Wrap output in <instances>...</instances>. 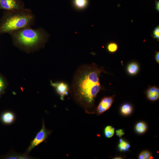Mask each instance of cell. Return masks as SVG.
Instances as JSON below:
<instances>
[{
  "label": "cell",
  "instance_id": "cell-18",
  "mask_svg": "<svg viewBox=\"0 0 159 159\" xmlns=\"http://www.w3.org/2000/svg\"><path fill=\"white\" fill-rule=\"evenodd\" d=\"M154 37L158 39L159 38V27L158 26L155 29L153 32Z\"/></svg>",
  "mask_w": 159,
  "mask_h": 159
},
{
  "label": "cell",
  "instance_id": "cell-16",
  "mask_svg": "<svg viewBox=\"0 0 159 159\" xmlns=\"http://www.w3.org/2000/svg\"><path fill=\"white\" fill-rule=\"evenodd\" d=\"M107 48L109 51L113 52L116 51L118 48L117 45L114 43H111L109 44L107 47Z\"/></svg>",
  "mask_w": 159,
  "mask_h": 159
},
{
  "label": "cell",
  "instance_id": "cell-1",
  "mask_svg": "<svg viewBox=\"0 0 159 159\" xmlns=\"http://www.w3.org/2000/svg\"><path fill=\"white\" fill-rule=\"evenodd\" d=\"M103 70L93 64L81 66L75 72L71 90L75 100L83 106L93 105L101 89L99 77Z\"/></svg>",
  "mask_w": 159,
  "mask_h": 159
},
{
  "label": "cell",
  "instance_id": "cell-17",
  "mask_svg": "<svg viewBox=\"0 0 159 159\" xmlns=\"http://www.w3.org/2000/svg\"><path fill=\"white\" fill-rule=\"evenodd\" d=\"M152 157L150 153L147 151L142 152L140 155L139 158L140 159H150Z\"/></svg>",
  "mask_w": 159,
  "mask_h": 159
},
{
  "label": "cell",
  "instance_id": "cell-5",
  "mask_svg": "<svg viewBox=\"0 0 159 159\" xmlns=\"http://www.w3.org/2000/svg\"><path fill=\"white\" fill-rule=\"evenodd\" d=\"M49 134V131L46 128L43 123L42 129L32 142L27 150V152L30 151L34 148L44 141Z\"/></svg>",
  "mask_w": 159,
  "mask_h": 159
},
{
  "label": "cell",
  "instance_id": "cell-3",
  "mask_svg": "<svg viewBox=\"0 0 159 159\" xmlns=\"http://www.w3.org/2000/svg\"><path fill=\"white\" fill-rule=\"evenodd\" d=\"M31 27L22 28L11 33L13 42L27 49H32L44 44L49 35L43 29H33Z\"/></svg>",
  "mask_w": 159,
  "mask_h": 159
},
{
  "label": "cell",
  "instance_id": "cell-9",
  "mask_svg": "<svg viewBox=\"0 0 159 159\" xmlns=\"http://www.w3.org/2000/svg\"><path fill=\"white\" fill-rule=\"evenodd\" d=\"M75 8L77 10H82L86 8L88 4V0H73Z\"/></svg>",
  "mask_w": 159,
  "mask_h": 159
},
{
  "label": "cell",
  "instance_id": "cell-4",
  "mask_svg": "<svg viewBox=\"0 0 159 159\" xmlns=\"http://www.w3.org/2000/svg\"><path fill=\"white\" fill-rule=\"evenodd\" d=\"M24 8V4L22 0H0V9L14 11Z\"/></svg>",
  "mask_w": 159,
  "mask_h": 159
},
{
  "label": "cell",
  "instance_id": "cell-8",
  "mask_svg": "<svg viewBox=\"0 0 159 159\" xmlns=\"http://www.w3.org/2000/svg\"><path fill=\"white\" fill-rule=\"evenodd\" d=\"M146 94L148 98L151 101H155L159 97V89L155 86L149 88L147 90Z\"/></svg>",
  "mask_w": 159,
  "mask_h": 159
},
{
  "label": "cell",
  "instance_id": "cell-24",
  "mask_svg": "<svg viewBox=\"0 0 159 159\" xmlns=\"http://www.w3.org/2000/svg\"><path fill=\"white\" fill-rule=\"evenodd\" d=\"M1 89H0V92L1 91Z\"/></svg>",
  "mask_w": 159,
  "mask_h": 159
},
{
  "label": "cell",
  "instance_id": "cell-6",
  "mask_svg": "<svg viewBox=\"0 0 159 159\" xmlns=\"http://www.w3.org/2000/svg\"><path fill=\"white\" fill-rule=\"evenodd\" d=\"M51 84L56 88L57 93L60 96L61 100H63L64 97L68 94L69 87L68 85L63 82L53 83L52 81Z\"/></svg>",
  "mask_w": 159,
  "mask_h": 159
},
{
  "label": "cell",
  "instance_id": "cell-2",
  "mask_svg": "<svg viewBox=\"0 0 159 159\" xmlns=\"http://www.w3.org/2000/svg\"><path fill=\"white\" fill-rule=\"evenodd\" d=\"M35 17L30 9L25 8L14 11H4L0 19V34L12 32L31 27L34 24Z\"/></svg>",
  "mask_w": 159,
  "mask_h": 159
},
{
  "label": "cell",
  "instance_id": "cell-21",
  "mask_svg": "<svg viewBox=\"0 0 159 159\" xmlns=\"http://www.w3.org/2000/svg\"><path fill=\"white\" fill-rule=\"evenodd\" d=\"M159 52H157L156 53L155 58L157 62L158 63H159Z\"/></svg>",
  "mask_w": 159,
  "mask_h": 159
},
{
  "label": "cell",
  "instance_id": "cell-12",
  "mask_svg": "<svg viewBox=\"0 0 159 159\" xmlns=\"http://www.w3.org/2000/svg\"><path fill=\"white\" fill-rule=\"evenodd\" d=\"M118 147L121 151H125L129 150L130 146L127 142L120 138L119 140V143L118 145Z\"/></svg>",
  "mask_w": 159,
  "mask_h": 159
},
{
  "label": "cell",
  "instance_id": "cell-7",
  "mask_svg": "<svg viewBox=\"0 0 159 159\" xmlns=\"http://www.w3.org/2000/svg\"><path fill=\"white\" fill-rule=\"evenodd\" d=\"M113 99V96L105 97L103 98L96 109L97 114L100 115L108 110L111 106Z\"/></svg>",
  "mask_w": 159,
  "mask_h": 159
},
{
  "label": "cell",
  "instance_id": "cell-10",
  "mask_svg": "<svg viewBox=\"0 0 159 159\" xmlns=\"http://www.w3.org/2000/svg\"><path fill=\"white\" fill-rule=\"evenodd\" d=\"M139 66L135 62H132L129 64L127 67L128 72L130 74L134 75L136 74L139 70Z\"/></svg>",
  "mask_w": 159,
  "mask_h": 159
},
{
  "label": "cell",
  "instance_id": "cell-23",
  "mask_svg": "<svg viewBox=\"0 0 159 159\" xmlns=\"http://www.w3.org/2000/svg\"><path fill=\"white\" fill-rule=\"evenodd\" d=\"M114 159H122V158L120 157H117L115 158Z\"/></svg>",
  "mask_w": 159,
  "mask_h": 159
},
{
  "label": "cell",
  "instance_id": "cell-22",
  "mask_svg": "<svg viewBox=\"0 0 159 159\" xmlns=\"http://www.w3.org/2000/svg\"><path fill=\"white\" fill-rule=\"evenodd\" d=\"M156 8L158 11L159 10V3L158 1H157L156 3Z\"/></svg>",
  "mask_w": 159,
  "mask_h": 159
},
{
  "label": "cell",
  "instance_id": "cell-19",
  "mask_svg": "<svg viewBox=\"0 0 159 159\" xmlns=\"http://www.w3.org/2000/svg\"><path fill=\"white\" fill-rule=\"evenodd\" d=\"M116 134L119 137H121L125 134L123 130L121 129H119L116 130Z\"/></svg>",
  "mask_w": 159,
  "mask_h": 159
},
{
  "label": "cell",
  "instance_id": "cell-20",
  "mask_svg": "<svg viewBox=\"0 0 159 159\" xmlns=\"http://www.w3.org/2000/svg\"><path fill=\"white\" fill-rule=\"evenodd\" d=\"M4 84L2 78L0 77V89H3L4 87Z\"/></svg>",
  "mask_w": 159,
  "mask_h": 159
},
{
  "label": "cell",
  "instance_id": "cell-14",
  "mask_svg": "<svg viewBox=\"0 0 159 159\" xmlns=\"http://www.w3.org/2000/svg\"><path fill=\"white\" fill-rule=\"evenodd\" d=\"M147 126L146 124L142 122L138 123L135 126V130L139 133H142L145 132L147 129Z\"/></svg>",
  "mask_w": 159,
  "mask_h": 159
},
{
  "label": "cell",
  "instance_id": "cell-13",
  "mask_svg": "<svg viewBox=\"0 0 159 159\" xmlns=\"http://www.w3.org/2000/svg\"><path fill=\"white\" fill-rule=\"evenodd\" d=\"M132 107L131 105L129 104H125L122 107L121 111L124 115H127L130 114L132 112Z\"/></svg>",
  "mask_w": 159,
  "mask_h": 159
},
{
  "label": "cell",
  "instance_id": "cell-11",
  "mask_svg": "<svg viewBox=\"0 0 159 159\" xmlns=\"http://www.w3.org/2000/svg\"><path fill=\"white\" fill-rule=\"evenodd\" d=\"M14 118V114L11 112H6L2 115V119L3 122L6 124H10L13 122Z\"/></svg>",
  "mask_w": 159,
  "mask_h": 159
},
{
  "label": "cell",
  "instance_id": "cell-15",
  "mask_svg": "<svg viewBox=\"0 0 159 159\" xmlns=\"http://www.w3.org/2000/svg\"><path fill=\"white\" fill-rule=\"evenodd\" d=\"M114 133V128L110 126L106 127L104 130L105 136L107 138L112 137Z\"/></svg>",
  "mask_w": 159,
  "mask_h": 159
}]
</instances>
